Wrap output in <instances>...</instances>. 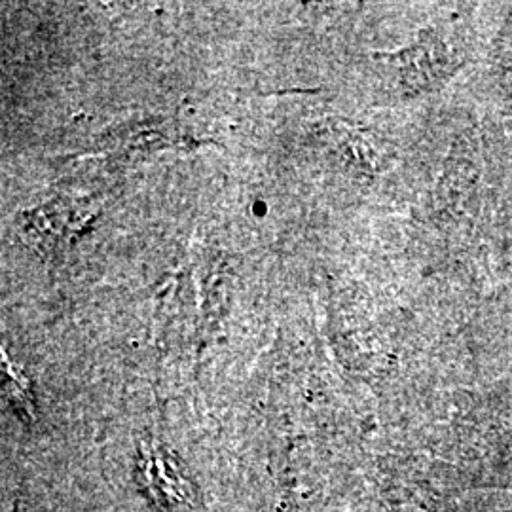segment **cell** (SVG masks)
Masks as SVG:
<instances>
[{
    "instance_id": "6da1fadb",
    "label": "cell",
    "mask_w": 512,
    "mask_h": 512,
    "mask_svg": "<svg viewBox=\"0 0 512 512\" xmlns=\"http://www.w3.org/2000/svg\"><path fill=\"white\" fill-rule=\"evenodd\" d=\"M349 512H446L439 492L408 463H378L359 486Z\"/></svg>"
},
{
    "instance_id": "7a4b0ae2",
    "label": "cell",
    "mask_w": 512,
    "mask_h": 512,
    "mask_svg": "<svg viewBox=\"0 0 512 512\" xmlns=\"http://www.w3.org/2000/svg\"><path fill=\"white\" fill-rule=\"evenodd\" d=\"M135 478L141 492L160 512H207L190 471L162 442L147 440L139 446Z\"/></svg>"
},
{
    "instance_id": "3957f363",
    "label": "cell",
    "mask_w": 512,
    "mask_h": 512,
    "mask_svg": "<svg viewBox=\"0 0 512 512\" xmlns=\"http://www.w3.org/2000/svg\"><path fill=\"white\" fill-rule=\"evenodd\" d=\"M18 512H21V511H18Z\"/></svg>"
}]
</instances>
